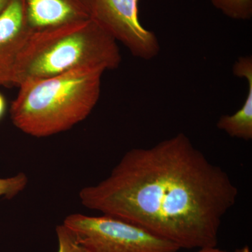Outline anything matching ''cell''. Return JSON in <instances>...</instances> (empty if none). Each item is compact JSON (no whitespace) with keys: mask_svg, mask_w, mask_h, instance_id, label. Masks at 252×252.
I'll return each instance as SVG.
<instances>
[{"mask_svg":"<svg viewBox=\"0 0 252 252\" xmlns=\"http://www.w3.org/2000/svg\"><path fill=\"white\" fill-rule=\"evenodd\" d=\"M11 1V0H0V14L4 11Z\"/></svg>","mask_w":252,"mask_h":252,"instance_id":"14","label":"cell"},{"mask_svg":"<svg viewBox=\"0 0 252 252\" xmlns=\"http://www.w3.org/2000/svg\"><path fill=\"white\" fill-rule=\"evenodd\" d=\"M63 224L88 252H177V245L130 222L107 215L72 214Z\"/></svg>","mask_w":252,"mask_h":252,"instance_id":"4","label":"cell"},{"mask_svg":"<svg viewBox=\"0 0 252 252\" xmlns=\"http://www.w3.org/2000/svg\"><path fill=\"white\" fill-rule=\"evenodd\" d=\"M56 234L59 240L58 252H88L78 242L72 230L64 224L56 227Z\"/></svg>","mask_w":252,"mask_h":252,"instance_id":"11","label":"cell"},{"mask_svg":"<svg viewBox=\"0 0 252 252\" xmlns=\"http://www.w3.org/2000/svg\"><path fill=\"white\" fill-rule=\"evenodd\" d=\"M28 179L24 173H19L9 177L0 178V196L7 199L14 198L27 187Z\"/></svg>","mask_w":252,"mask_h":252,"instance_id":"10","label":"cell"},{"mask_svg":"<svg viewBox=\"0 0 252 252\" xmlns=\"http://www.w3.org/2000/svg\"><path fill=\"white\" fill-rule=\"evenodd\" d=\"M32 29L59 26L91 18V0H24Z\"/></svg>","mask_w":252,"mask_h":252,"instance_id":"7","label":"cell"},{"mask_svg":"<svg viewBox=\"0 0 252 252\" xmlns=\"http://www.w3.org/2000/svg\"><path fill=\"white\" fill-rule=\"evenodd\" d=\"M195 252H251L250 247L246 245V246L242 247V248L236 249L233 252H226L220 250V249H217V247H213V248H203L199 249L198 251Z\"/></svg>","mask_w":252,"mask_h":252,"instance_id":"12","label":"cell"},{"mask_svg":"<svg viewBox=\"0 0 252 252\" xmlns=\"http://www.w3.org/2000/svg\"><path fill=\"white\" fill-rule=\"evenodd\" d=\"M238 189L185 134L126 152L108 177L79 192L86 208L130 222L181 248H213Z\"/></svg>","mask_w":252,"mask_h":252,"instance_id":"1","label":"cell"},{"mask_svg":"<svg viewBox=\"0 0 252 252\" xmlns=\"http://www.w3.org/2000/svg\"><path fill=\"white\" fill-rule=\"evenodd\" d=\"M139 0H91V19L97 23L131 54L149 61L160 52L155 33L139 18Z\"/></svg>","mask_w":252,"mask_h":252,"instance_id":"5","label":"cell"},{"mask_svg":"<svg viewBox=\"0 0 252 252\" xmlns=\"http://www.w3.org/2000/svg\"><path fill=\"white\" fill-rule=\"evenodd\" d=\"M104 72L80 68L23 83L10 107L11 122L34 137L70 130L85 120L98 102Z\"/></svg>","mask_w":252,"mask_h":252,"instance_id":"3","label":"cell"},{"mask_svg":"<svg viewBox=\"0 0 252 252\" xmlns=\"http://www.w3.org/2000/svg\"><path fill=\"white\" fill-rule=\"evenodd\" d=\"M217 9L232 19L246 21L252 16V0H210Z\"/></svg>","mask_w":252,"mask_h":252,"instance_id":"9","label":"cell"},{"mask_svg":"<svg viewBox=\"0 0 252 252\" xmlns=\"http://www.w3.org/2000/svg\"><path fill=\"white\" fill-rule=\"evenodd\" d=\"M121 63L117 41L91 18L33 30L16 61L12 87L80 68L105 72Z\"/></svg>","mask_w":252,"mask_h":252,"instance_id":"2","label":"cell"},{"mask_svg":"<svg viewBox=\"0 0 252 252\" xmlns=\"http://www.w3.org/2000/svg\"><path fill=\"white\" fill-rule=\"evenodd\" d=\"M6 108H7V104H6V99L3 94L0 93V121L4 117Z\"/></svg>","mask_w":252,"mask_h":252,"instance_id":"13","label":"cell"},{"mask_svg":"<svg viewBox=\"0 0 252 252\" xmlns=\"http://www.w3.org/2000/svg\"><path fill=\"white\" fill-rule=\"evenodd\" d=\"M234 75L245 78L248 81V90L246 99L241 108L232 115L222 116L217 122L220 130L230 137L241 140H252V57L239 58L233 67Z\"/></svg>","mask_w":252,"mask_h":252,"instance_id":"8","label":"cell"},{"mask_svg":"<svg viewBox=\"0 0 252 252\" xmlns=\"http://www.w3.org/2000/svg\"><path fill=\"white\" fill-rule=\"evenodd\" d=\"M32 31L24 0H11L0 14V86L12 87L16 61Z\"/></svg>","mask_w":252,"mask_h":252,"instance_id":"6","label":"cell"}]
</instances>
